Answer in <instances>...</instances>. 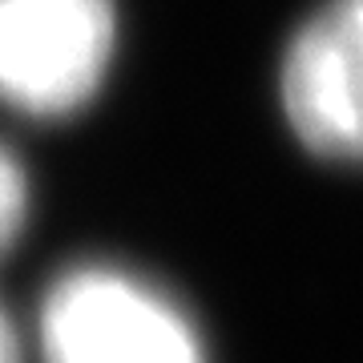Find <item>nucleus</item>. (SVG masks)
I'll list each match as a JSON object with an SVG mask.
<instances>
[{
  "label": "nucleus",
  "mask_w": 363,
  "mask_h": 363,
  "mask_svg": "<svg viewBox=\"0 0 363 363\" xmlns=\"http://www.w3.org/2000/svg\"><path fill=\"white\" fill-rule=\"evenodd\" d=\"M40 363H210L194 315L121 262H73L45 286Z\"/></svg>",
  "instance_id": "nucleus-1"
},
{
  "label": "nucleus",
  "mask_w": 363,
  "mask_h": 363,
  "mask_svg": "<svg viewBox=\"0 0 363 363\" xmlns=\"http://www.w3.org/2000/svg\"><path fill=\"white\" fill-rule=\"evenodd\" d=\"M117 57V0H0V105L33 121L81 113Z\"/></svg>",
  "instance_id": "nucleus-2"
},
{
  "label": "nucleus",
  "mask_w": 363,
  "mask_h": 363,
  "mask_svg": "<svg viewBox=\"0 0 363 363\" xmlns=\"http://www.w3.org/2000/svg\"><path fill=\"white\" fill-rule=\"evenodd\" d=\"M279 101L303 150L363 166V0H323L279 61Z\"/></svg>",
  "instance_id": "nucleus-3"
},
{
  "label": "nucleus",
  "mask_w": 363,
  "mask_h": 363,
  "mask_svg": "<svg viewBox=\"0 0 363 363\" xmlns=\"http://www.w3.org/2000/svg\"><path fill=\"white\" fill-rule=\"evenodd\" d=\"M33 210V186H28L25 162L0 142V259L21 242Z\"/></svg>",
  "instance_id": "nucleus-4"
},
{
  "label": "nucleus",
  "mask_w": 363,
  "mask_h": 363,
  "mask_svg": "<svg viewBox=\"0 0 363 363\" xmlns=\"http://www.w3.org/2000/svg\"><path fill=\"white\" fill-rule=\"evenodd\" d=\"M0 363H25V343H21V331H16L13 315L0 307Z\"/></svg>",
  "instance_id": "nucleus-5"
}]
</instances>
